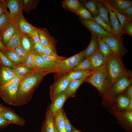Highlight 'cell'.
Here are the masks:
<instances>
[{
    "label": "cell",
    "instance_id": "obj_16",
    "mask_svg": "<svg viewBox=\"0 0 132 132\" xmlns=\"http://www.w3.org/2000/svg\"><path fill=\"white\" fill-rule=\"evenodd\" d=\"M17 27L15 20H12L9 24L1 30V36L5 45L14 35Z\"/></svg>",
    "mask_w": 132,
    "mask_h": 132
},
{
    "label": "cell",
    "instance_id": "obj_43",
    "mask_svg": "<svg viewBox=\"0 0 132 132\" xmlns=\"http://www.w3.org/2000/svg\"><path fill=\"white\" fill-rule=\"evenodd\" d=\"M11 21L8 12L2 14L0 16V31L8 25Z\"/></svg>",
    "mask_w": 132,
    "mask_h": 132
},
{
    "label": "cell",
    "instance_id": "obj_60",
    "mask_svg": "<svg viewBox=\"0 0 132 132\" xmlns=\"http://www.w3.org/2000/svg\"><path fill=\"white\" fill-rule=\"evenodd\" d=\"M2 0H0V2Z\"/></svg>",
    "mask_w": 132,
    "mask_h": 132
},
{
    "label": "cell",
    "instance_id": "obj_28",
    "mask_svg": "<svg viewBox=\"0 0 132 132\" xmlns=\"http://www.w3.org/2000/svg\"><path fill=\"white\" fill-rule=\"evenodd\" d=\"M97 37L99 45V51L105 58L108 59L114 53L109 46L101 38Z\"/></svg>",
    "mask_w": 132,
    "mask_h": 132
},
{
    "label": "cell",
    "instance_id": "obj_3",
    "mask_svg": "<svg viewBox=\"0 0 132 132\" xmlns=\"http://www.w3.org/2000/svg\"><path fill=\"white\" fill-rule=\"evenodd\" d=\"M121 59L114 54L106 62V68L111 80V87L116 81L123 77L132 76V71L126 68Z\"/></svg>",
    "mask_w": 132,
    "mask_h": 132
},
{
    "label": "cell",
    "instance_id": "obj_4",
    "mask_svg": "<svg viewBox=\"0 0 132 132\" xmlns=\"http://www.w3.org/2000/svg\"><path fill=\"white\" fill-rule=\"evenodd\" d=\"M86 49L82 52L57 63L54 73L57 77L72 71L73 68L84 59Z\"/></svg>",
    "mask_w": 132,
    "mask_h": 132
},
{
    "label": "cell",
    "instance_id": "obj_27",
    "mask_svg": "<svg viewBox=\"0 0 132 132\" xmlns=\"http://www.w3.org/2000/svg\"><path fill=\"white\" fill-rule=\"evenodd\" d=\"M95 0L98 10L99 15L109 26L111 27L108 17L109 12L107 8L99 0Z\"/></svg>",
    "mask_w": 132,
    "mask_h": 132
},
{
    "label": "cell",
    "instance_id": "obj_29",
    "mask_svg": "<svg viewBox=\"0 0 132 132\" xmlns=\"http://www.w3.org/2000/svg\"><path fill=\"white\" fill-rule=\"evenodd\" d=\"M99 0L106 7L110 9L115 13L120 22L121 29L123 26L129 20L120 13L115 8L109 3L107 0Z\"/></svg>",
    "mask_w": 132,
    "mask_h": 132
},
{
    "label": "cell",
    "instance_id": "obj_11",
    "mask_svg": "<svg viewBox=\"0 0 132 132\" xmlns=\"http://www.w3.org/2000/svg\"><path fill=\"white\" fill-rule=\"evenodd\" d=\"M132 99V98L123 93L118 95L113 99L112 106L109 111L110 114H112L115 112L126 110Z\"/></svg>",
    "mask_w": 132,
    "mask_h": 132
},
{
    "label": "cell",
    "instance_id": "obj_13",
    "mask_svg": "<svg viewBox=\"0 0 132 132\" xmlns=\"http://www.w3.org/2000/svg\"><path fill=\"white\" fill-rule=\"evenodd\" d=\"M0 114L10 123L22 126L25 123V120L18 116L15 111L9 108L5 107Z\"/></svg>",
    "mask_w": 132,
    "mask_h": 132
},
{
    "label": "cell",
    "instance_id": "obj_24",
    "mask_svg": "<svg viewBox=\"0 0 132 132\" xmlns=\"http://www.w3.org/2000/svg\"><path fill=\"white\" fill-rule=\"evenodd\" d=\"M91 34L90 41L86 49L84 59L90 56L99 49V45L97 37L93 33Z\"/></svg>",
    "mask_w": 132,
    "mask_h": 132
},
{
    "label": "cell",
    "instance_id": "obj_19",
    "mask_svg": "<svg viewBox=\"0 0 132 132\" xmlns=\"http://www.w3.org/2000/svg\"><path fill=\"white\" fill-rule=\"evenodd\" d=\"M16 76L14 69L0 64V87Z\"/></svg>",
    "mask_w": 132,
    "mask_h": 132
},
{
    "label": "cell",
    "instance_id": "obj_50",
    "mask_svg": "<svg viewBox=\"0 0 132 132\" xmlns=\"http://www.w3.org/2000/svg\"><path fill=\"white\" fill-rule=\"evenodd\" d=\"M63 110L65 121V129L66 132H71L74 127L71 124L64 110Z\"/></svg>",
    "mask_w": 132,
    "mask_h": 132
},
{
    "label": "cell",
    "instance_id": "obj_7",
    "mask_svg": "<svg viewBox=\"0 0 132 132\" xmlns=\"http://www.w3.org/2000/svg\"><path fill=\"white\" fill-rule=\"evenodd\" d=\"M117 120V123L127 132H132V112L125 110L115 112L112 114Z\"/></svg>",
    "mask_w": 132,
    "mask_h": 132
},
{
    "label": "cell",
    "instance_id": "obj_9",
    "mask_svg": "<svg viewBox=\"0 0 132 132\" xmlns=\"http://www.w3.org/2000/svg\"><path fill=\"white\" fill-rule=\"evenodd\" d=\"M36 71L38 72L48 74L54 73L57 63L44 61L38 54L34 51L33 53Z\"/></svg>",
    "mask_w": 132,
    "mask_h": 132
},
{
    "label": "cell",
    "instance_id": "obj_10",
    "mask_svg": "<svg viewBox=\"0 0 132 132\" xmlns=\"http://www.w3.org/2000/svg\"><path fill=\"white\" fill-rule=\"evenodd\" d=\"M19 85L9 86L0 90V97L5 103L15 106Z\"/></svg>",
    "mask_w": 132,
    "mask_h": 132
},
{
    "label": "cell",
    "instance_id": "obj_33",
    "mask_svg": "<svg viewBox=\"0 0 132 132\" xmlns=\"http://www.w3.org/2000/svg\"><path fill=\"white\" fill-rule=\"evenodd\" d=\"M92 71H72L66 75L67 77L72 80H77L89 76Z\"/></svg>",
    "mask_w": 132,
    "mask_h": 132
},
{
    "label": "cell",
    "instance_id": "obj_52",
    "mask_svg": "<svg viewBox=\"0 0 132 132\" xmlns=\"http://www.w3.org/2000/svg\"><path fill=\"white\" fill-rule=\"evenodd\" d=\"M10 124L9 122L0 114V128H3Z\"/></svg>",
    "mask_w": 132,
    "mask_h": 132
},
{
    "label": "cell",
    "instance_id": "obj_14",
    "mask_svg": "<svg viewBox=\"0 0 132 132\" xmlns=\"http://www.w3.org/2000/svg\"><path fill=\"white\" fill-rule=\"evenodd\" d=\"M5 5L10 10L9 15L11 20L15 19L22 13V3L20 0H7L5 1Z\"/></svg>",
    "mask_w": 132,
    "mask_h": 132
},
{
    "label": "cell",
    "instance_id": "obj_6",
    "mask_svg": "<svg viewBox=\"0 0 132 132\" xmlns=\"http://www.w3.org/2000/svg\"><path fill=\"white\" fill-rule=\"evenodd\" d=\"M102 38L109 46L114 54L121 59L128 52L123 43V41L118 39L114 35L104 37Z\"/></svg>",
    "mask_w": 132,
    "mask_h": 132
},
{
    "label": "cell",
    "instance_id": "obj_53",
    "mask_svg": "<svg viewBox=\"0 0 132 132\" xmlns=\"http://www.w3.org/2000/svg\"><path fill=\"white\" fill-rule=\"evenodd\" d=\"M5 0H2L0 2V16L3 13L7 12L5 5Z\"/></svg>",
    "mask_w": 132,
    "mask_h": 132
},
{
    "label": "cell",
    "instance_id": "obj_31",
    "mask_svg": "<svg viewBox=\"0 0 132 132\" xmlns=\"http://www.w3.org/2000/svg\"><path fill=\"white\" fill-rule=\"evenodd\" d=\"M21 34L17 28L13 36L5 45L7 49L13 50L21 45L20 39Z\"/></svg>",
    "mask_w": 132,
    "mask_h": 132
},
{
    "label": "cell",
    "instance_id": "obj_23",
    "mask_svg": "<svg viewBox=\"0 0 132 132\" xmlns=\"http://www.w3.org/2000/svg\"><path fill=\"white\" fill-rule=\"evenodd\" d=\"M109 3L122 14L125 10L132 6V0H107Z\"/></svg>",
    "mask_w": 132,
    "mask_h": 132
},
{
    "label": "cell",
    "instance_id": "obj_30",
    "mask_svg": "<svg viewBox=\"0 0 132 132\" xmlns=\"http://www.w3.org/2000/svg\"><path fill=\"white\" fill-rule=\"evenodd\" d=\"M63 7L65 9L73 12L76 14L82 5L80 1L77 0H65L62 2Z\"/></svg>",
    "mask_w": 132,
    "mask_h": 132
},
{
    "label": "cell",
    "instance_id": "obj_1",
    "mask_svg": "<svg viewBox=\"0 0 132 132\" xmlns=\"http://www.w3.org/2000/svg\"><path fill=\"white\" fill-rule=\"evenodd\" d=\"M106 63L93 71L85 82L89 83L97 89L99 95L102 99L101 105L109 112L111 107L109 97L111 84L106 69Z\"/></svg>",
    "mask_w": 132,
    "mask_h": 132
},
{
    "label": "cell",
    "instance_id": "obj_8",
    "mask_svg": "<svg viewBox=\"0 0 132 132\" xmlns=\"http://www.w3.org/2000/svg\"><path fill=\"white\" fill-rule=\"evenodd\" d=\"M71 81L67 77L66 75L60 78L51 86L50 94L52 101L65 90Z\"/></svg>",
    "mask_w": 132,
    "mask_h": 132
},
{
    "label": "cell",
    "instance_id": "obj_22",
    "mask_svg": "<svg viewBox=\"0 0 132 132\" xmlns=\"http://www.w3.org/2000/svg\"><path fill=\"white\" fill-rule=\"evenodd\" d=\"M88 77L78 80L71 81L66 89L62 93L66 94L68 98L74 97L79 87L83 83L85 82L86 80Z\"/></svg>",
    "mask_w": 132,
    "mask_h": 132
},
{
    "label": "cell",
    "instance_id": "obj_21",
    "mask_svg": "<svg viewBox=\"0 0 132 132\" xmlns=\"http://www.w3.org/2000/svg\"><path fill=\"white\" fill-rule=\"evenodd\" d=\"M107 60L100 53L99 50H98L91 57L90 62L92 70L94 71L98 69L106 63Z\"/></svg>",
    "mask_w": 132,
    "mask_h": 132
},
{
    "label": "cell",
    "instance_id": "obj_17",
    "mask_svg": "<svg viewBox=\"0 0 132 132\" xmlns=\"http://www.w3.org/2000/svg\"><path fill=\"white\" fill-rule=\"evenodd\" d=\"M67 98L66 94L62 93L52 101L48 109L53 116L62 109L63 105Z\"/></svg>",
    "mask_w": 132,
    "mask_h": 132
},
{
    "label": "cell",
    "instance_id": "obj_58",
    "mask_svg": "<svg viewBox=\"0 0 132 132\" xmlns=\"http://www.w3.org/2000/svg\"><path fill=\"white\" fill-rule=\"evenodd\" d=\"M71 132H81L74 127Z\"/></svg>",
    "mask_w": 132,
    "mask_h": 132
},
{
    "label": "cell",
    "instance_id": "obj_25",
    "mask_svg": "<svg viewBox=\"0 0 132 132\" xmlns=\"http://www.w3.org/2000/svg\"><path fill=\"white\" fill-rule=\"evenodd\" d=\"M54 125L59 132H66L65 121L62 109L54 116Z\"/></svg>",
    "mask_w": 132,
    "mask_h": 132
},
{
    "label": "cell",
    "instance_id": "obj_15",
    "mask_svg": "<svg viewBox=\"0 0 132 132\" xmlns=\"http://www.w3.org/2000/svg\"><path fill=\"white\" fill-rule=\"evenodd\" d=\"M17 28L21 33L29 36L34 26L29 23L24 17L22 13L14 19Z\"/></svg>",
    "mask_w": 132,
    "mask_h": 132
},
{
    "label": "cell",
    "instance_id": "obj_56",
    "mask_svg": "<svg viewBox=\"0 0 132 132\" xmlns=\"http://www.w3.org/2000/svg\"><path fill=\"white\" fill-rule=\"evenodd\" d=\"M126 111L129 112H132V99L131 100L128 107Z\"/></svg>",
    "mask_w": 132,
    "mask_h": 132
},
{
    "label": "cell",
    "instance_id": "obj_61",
    "mask_svg": "<svg viewBox=\"0 0 132 132\" xmlns=\"http://www.w3.org/2000/svg\"></svg>",
    "mask_w": 132,
    "mask_h": 132
},
{
    "label": "cell",
    "instance_id": "obj_49",
    "mask_svg": "<svg viewBox=\"0 0 132 132\" xmlns=\"http://www.w3.org/2000/svg\"><path fill=\"white\" fill-rule=\"evenodd\" d=\"M43 54L49 55H54L57 54L55 49V48L50 46H47L44 47Z\"/></svg>",
    "mask_w": 132,
    "mask_h": 132
},
{
    "label": "cell",
    "instance_id": "obj_38",
    "mask_svg": "<svg viewBox=\"0 0 132 132\" xmlns=\"http://www.w3.org/2000/svg\"><path fill=\"white\" fill-rule=\"evenodd\" d=\"M0 64L14 69L18 65L11 62L5 54L4 52L0 50Z\"/></svg>",
    "mask_w": 132,
    "mask_h": 132
},
{
    "label": "cell",
    "instance_id": "obj_35",
    "mask_svg": "<svg viewBox=\"0 0 132 132\" xmlns=\"http://www.w3.org/2000/svg\"><path fill=\"white\" fill-rule=\"evenodd\" d=\"M91 56L84 59L73 68L72 71H92L91 68L90 62Z\"/></svg>",
    "mask_w": 132,
    "mask_h": 132
},
{
    "label": "cell",
    "instance_id": "obj_36",
    "mask_svg": "<svg viewBox=\"0 0 132 132\" xmlns=\"http://www.w3.org/2000/svg\"><path fill=\"white\" fill-rule=\"evenodd\" d=\"M21 44L28 53L32 50V41L28 35L22 33L20 37Z\"/></svg>",
    "mask_w": 132,
    "mask_h": 132
},
{
    "label": "cell",
    "instance_id": "obj_48",
    "mask_svg": "<svg viewBox=\"0 0 132 132\" xmlns=\"http://www.w3.org/2000/svg\"><path fill=\"white\" fill-rule=\"evenodd\" d=\"M44 47L40 43L35 44L32 42V50L40 55L43 54Z\"/></svg>",
    "mask_w": 132,
    "mask_h": 132
},
{
    "label": "cell",
    "instance_id": "obj_20",
    "mask_svg": "<svg viewBox=\"0 0 132 132\" xmlns=\"http://www.w3.org/2000/svg\"><path fill=\"white\" fill-rule=\"evenodd\" d=\"M40 43L44 46H50L55 47V38L45 28H38Z\"/></svg>",
    "mask_w": 132,
    "mask_h": 132
},
{
    "label": "cell",
    "instance_id": "obj_51",
    "mask_svg": "<svg viewBox=\"0 0 132 132\" xmlns=\"http://www.w3.org/2000/svg\"><path fill=\"white\" fill-rule=\"evenodd\" d=\"M129 20H132V6L126 9L122 14Z\"/></svg>",
    "mask_w": 132,
    "mask_h": 132
},
{
    "label": "cell",
    "instance_id": "obj_39",
    "mask_svg": "<svg viewBox=\"0 0 132 132\" xmlns=\"http://www.w3.org/2000/svg\"><path fill=\"white\" fill-rule=\"evenodd\" d=\"M33 52L34 51L32 50L30 53H29L28 55L23 61L22 65L37 71L36 70L35 60L33 54Z\"/></svg>",
    "mask_w": 132,
    "mask_h": 132
},
{
    "label": "cell",
    "instance_id": "obj_46",
    "mask_svg": "<svg viewBox=\"0 0 132 132\" xmlns=\"http://www.w3.org/2000/svg\"><path fill=\"white\" fill-rule=\"evenodd\" d=\"M127 34L132 36V22L129 20L121 28V34L122 35L123 34Z\"/></svg>",
    "mask_w": 132,
    "mask_h": 132
},
{
    "label": "cell",
    "instance_id": "obj_55",
    "mask_svg": "<svg viewBox=\"0 0 132 132\" xmlns=\"http://www.w3.org/2000/svg\"><path fill=\"white\" fill-rule=\"evenodd\" d=\"M7 48L2 42L1 38L0 35V50L4 51Z\"/></svg>",
    "mask_w": 132,
    "mask_h": 132
},
{
    "label": "cell",
    "instance_id": "obj_5",
    "mask_svg": "<svg viewBox=\"0 0 132 132\" xmlns=\"http://www.w3.org/2000/svg\"><path fill=\"white\" fill-rule=\"evenodd\" d=\"M132 84V76H125L116 81L111 88L109 97L111 105L113 99L118 95L123 93Z\"/></svg>",
    "mask_w": 132,
    "mask_h": 132
},
{
    "label": "cell",
    "instance_id": "obj_57",
    "mask_svg": "<svg viewBox=\"0 0 132 132\" xmlns=\"http://www.w3.org/2000/svg\"><path fill=\"white\" fill-rule=\"evenodd\" d=\"M5 107L2 104L0 103V113L4 109Z\"/></svg>",
    "mask_w": 132,
    "mask_h": 132
},
{
    "label": "cell",
    "instance_id": "obj_45",
    "mask_svg": "<svg viewBox=\"0 0 132 132\" xmlns=\"http://www.w3.org/2000/svg\"><path fill=\"white\" fill-rule=\"evenodd\" d=\"M16 76L12 79L0 87V90L10 86L16 85L19 84L23 78Z\"/></svg>",
    "mask_w": 132,
    "mask_h": 132
},
{
    "label": "cell",
    "instance_id": "obj_42",
    "mask_svg": "<svg viewBox=\"0 0 132 132\" xmlns=\"http://www.w3.org/2000/svg\"><path fill=\"white\" fill-rule=\"evenodd\" d=\"M42 59L46 62H54L58 63L66 59L65 57L59 56L57 54L49 55L42 54L40 55Z\"/></svg>",
    "mask_w": 132,
    "mask_h": 132
},
{
    "label": "cell",
    "instance_id": "obj_54",
    "mask_svg": "<svg viewBox=\"0 0 132 132\" xmlns=\"http://www.w3.org/2000/svg\"><path fill=\"white\" fill-rule=\"evenodd\" d=\"M123 93L129 98H132V84L129 86Z\"/></svg>",
    "mask_w": 132,
    "mask_h": 132
},
{
    "label": "cell",
    "instance_id": "obj_59",
    "mask_svg": "<svg viewBox=\"0 0 132 132\" xmlns=\"http://www.w3.org/2000/svg\"><path fill=\"white\" fill-rule=\"evenodd\" d=\"M55 132H59L54 125Z\"/></svg>",
    "mask_w": 132,
    "mask_h": 132
},
{
    "label": "cell",
    "instance_id": "obj_26",
    "mask_svg": "<svg viewBox=\"0 0 132 132\" xmlns=\"http://www.w3.org/2000/svg\"><path fill=\"white\" fill-rule=\"evenodd\" d=\"M43 123L42 132H55L54 122V116L48 109Z\"/></svg>",
    "mask_w": 132,
    "mask_h": 132
},
{
    "label": "cell",
    "instance_id": "obj_18",
    "mask_svg": "<svg viewBox=\"0 0 132 132\" xmlns=\"http://www.w3.org/2000/svg\"><path fill=\"white\" fill-rule=\"evenodd\" d=\"M110 13V23L114 32V35L118 39L123 41L121 34V26L118 19L115 13L110 9L107 8Z\"/></svg>",
    "mask_w": 132,
    "mask_h": 132
},
{
    "label": "cell",
    "instance_id": "obj_47",
    "mask_svg": "<svg viewBox=\"0 0 132 132\" xmlns=\"http://www.w3.org/2000/svg\"><path fill=\"white\" fill-rule=\"evenodd\" d=\"M29 36L33 43H40L38 28L34 27L30 35Z\"/></svg>",
    "mask_w": 132,
    "mask_h": 132
},
{
    "label": "cell",
    "instance_id": "obj_41",
    "mask_svg": "<svg viewBox=\"0 0 132 132\" xmlns=\"http://www.w3.org/2000/svg\"><path fill=\"white\" fill-rule=\"evenodd\" d=\"M93 20L99 25L108 33L114 35L112 27L109 26L99 15L96 17H93Z\"/></svg>",
    "mask_w": 132,
    "mask_h": 132
},
{
    "label": "cell",
    "instance_id": "obj_44",
    "mask_svg": "<svg viewBox=\"0 0 132 132\" xmlns=\"http://www.w3.org/2000/svg\"><path fill=\"white\" fill-rule=\"evenodd\" d=\"M13 51L23 62L28 56L29 53L23 48L21 44Z\"/></svg>",
    "mask_w": 132,
    "mask_h": 132
},
{
    "label": "cell",
    "instance_id": "obj_40",
    "mask_svg": "<svg viewBox=\"0 0 132 132\" xmlns=\"http://www.w3.org/2000/svg\"><path fill=\"white\" fill-rule=\"evenodd\" d=\"M76 14L83 19L91 20L93 19V17L91 14L82 5L78 9Z\"/></svg>",
    "mask_w": 132,
    "mask_h": 132
},
{
    "label": "cell",
    "instance_id": "obj_37",
    "mask_svg": "<svg viewBox=\"0 0 132 132\" xmlns=\"http://www.w3.org/2000/svg\"><path fill=\"white\" fill-rule=\"evenodd\" d=\"M3 51L6 56L13 63L18 65L23 64V61L13 51L7 49Z\"/></svg>",
    "mask_w": 132,
    "mask_h": 132
},
{
    "label": "cell",
    "instance_id": "obj_12",
    "mask_svg": "<svg viewBox=\"0 0 132 132\" xmlns=\"http://www.w3.org/2000/svg\"><path fill=\"white\" fill-rule=\"evenodd\" d=\"M80 19L83 24L89 30L91 33H93L97 36L102 38L109 36L114 35L108 33L99 25L93 20L85 19L80 18Z\"/></svg>",
    "mask_w": 132,
    "mask_h": 132
},
{
    "label": "cell",
    "instance_id": "obj_2",
    "mask_svg": "<svg viewBox=\"0 0 132 132\" xmlns=\"http://www.w3.org/2000/svg\"><path fill=\"white\" fill-rule=\"evenodd\" d=\"M47 74L36 72L23 77L19 85L15 106L27 104L34 89Z\"/></svg>",
    "mask_w": 132,
    "mask_h": 132
},
{
    "label": "cell",
    "instance_id": "obj_34",
    "mask_svg": "<svg viewBox=\"0 0 132 132\" xmlns=\"http://www.w3.org/2000/svg\"><path fill=\"white\" fill-rule=\"evenodd\" d=\"M14 70L16 76L22 77L35 72H38L23 65L22 64L18 66Z\"/></svg>",
    "mask_w": 132,
    "mask_h": 132
},
{
    "label": "cell",
    "instance_id": "obj_32",
    "mask_svg": "<svg viewBox=\"0 0 132 132\" xmlns=\"http://www.w3.org/2000/svg\"><path fill=\"white\" fill-rule=\"evenodd\" d=\"M80 1L82 5L88 10L93 17L99 15L95 0H82Z\"/></svg>",
    "mask_w": 132,
    "mask_h": 132
}]
</instances>
